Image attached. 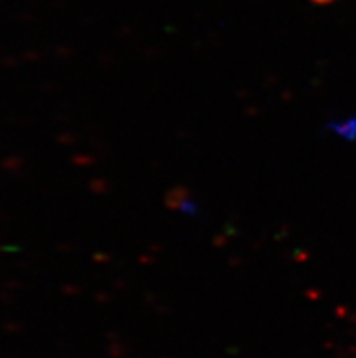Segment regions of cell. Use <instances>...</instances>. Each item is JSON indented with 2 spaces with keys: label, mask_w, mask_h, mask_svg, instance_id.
Instances as JSON below:
<instances>
[{
  "label": "cell",
  "mask_w": 356,
  "mask_h": 358,
  "mask_svg": "<svg viewBox=\"0 0 356 358\" xmlns=\"http://www.w3.org/2000/svg\"><path fill=\"white\" fill-rule=\"evenodd\" d=\"M313 2H316V4H329L333 0H313Z\"/></svg>",
  "instance_id": "1"
}]
</instances>
